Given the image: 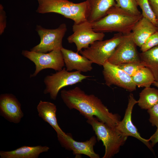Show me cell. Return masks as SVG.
<instances>
[{
  "label": "cell",
  "instance_id": "1",
  "mask_svg": "<svg viewBox=\"0 0 158 158\" xmlns=\"http://www.w3.org/2000/svg\"><path fill=\"white\" fill-rule=\"evenodd\" d=\"M61 96L69 109L77 110L86 118L95 116L114 128L121 121L119 115L110 112L100 99L93 94H87L79 87L63 89L61 92Z\"/></svg>",
  "mask_w": 158,
  "mask_h": 158
},
{
  "label": "cell",
  "instance_id": "2",
  "mask_svg": "<svg viewBox=\"0 0 158 158\" xmlns=\"http://www.w3.org/2000/svg\"><path fill=\"white\" fill-rule=\"evenodd\" d=\"M136 16L115 5L98 20L91 23L94 30L102 33L117 32L124 35L130 33L137 23L142 17Z\"/></svg>",
  "mask_w": 158,
  "mask_h": 158
},
{
  "label": "cell",
  "instance_id": "3",
  "mask_svg": "<svg viewBox=\"0 0 158 158\" xmlns=\"http://www.w3.org/2000/svg\"><path fill=\"white\" fill-rule=\"evenodd\" d=\"M37 12L42 14L54 13L60 14L78 24L87 20L88 8L85 1L78 3L68 0H37Z\"/></svg>",
  "mask_w": 158,
  "mask_h": 158
},
{
  "label": "cell",
  "instance_id": "4",
  "mask_svg": "<svg viewBox=\"0 0 158 158\" xmlns=\"http://www.w3.org/2000/svg\"><path fill=\"white\" fill-rule=\"evenodd\" d=\"M87 122L92 126L98 141L101 140L105 148L102 158H111L118 153L128 137L119 133L115 128L99 121L95 116L88 117Z\"/></svg>",
  "mask_w": 158,
  "mask_h": 158
},
{
  "label": "cell",
  "instance_id": "5",
  "mask_svg": "<svg viewBox=\"0 0 158 158\" xmlns=\"http://www.w3.org/2000/svg\"><path fill=\"white\" fill-rule=\"evenodd\" d=\"M124 35L117 33L109 39L94 42L79 52L92 63L103 66L113 54Z\"/></svg>",
  "mask_w": 158,
  "mask_h": 158
},
{
  "label": "cell",
  "instance_id": "6",
  "mask_svg": "<svg viewBox=\"0 0 158 158\" xmlns=\"http://www.w3.org/2000/svg\"><path fill=\"white\" fill-rule=\"evenodd\" d=\"M91 77L84 75L78 71H68L64 68L55 73L45 76L44 79L45 86L44 93L49 94L50 98L55 100L59 91L63 87L81 82L83 80Z\"/></svg>",
  "mask_w": 158,
  "mask_h": 158
},
{
  "label": "cell",
  "instance_id": "7",
  "mask_svg": "<svg viewBox=\"0 0 158 158\" xmlns=\"http://www.w3.org/2000/svg\"><path fill=\"white\" fill-rule=\"evenodd\" d=\"M22 54L33 62L35 65V70L30 75V78L35 77L45 69L51 68L57 71L61 70L65 66L61 49H57L47 53L23 50Z\"/></svg>",
  "mask_w": 158,
  "mask_h": 158
},
{
  "label": "cell",
  "instance_id": "8",
  "mask_svg": "<svg viewBox=\"0 0 158 158\" xmlns=\"http://www.w3.org/2000/svg\"><path fill=\"white\" fill-rule=\"evenodd\" d=\"M36 30L40 38L39 44L31 49L30 51L47 53L57 49H61L62 40L67 30L64 23L61 24L56 28L48 29L37 25Z\"/></svg>",
  "mask_w": 158,
  "mask_h": 158
},
{
  "label": "cell",
  "instance_id": "9",
  "mask_svg": "<svg viewBox=\"0 0 158 158\" xmlns=\"http://www.w3.org/2000/svg\"><path fill=\"white\" fill-rule=\"evenodd\" d=\"M72 30L73 34L67 39L69 43L75 44L78 53L94 42L103 40L105 36L104 33L95 31L91 23L87 20L78 24L74 23Z\"/></svg>",
  "mask_w": 158,
  "mask_h": 158
},
{
  "label": "cell",
  "instance_id": "10",
  "mask_svg": "<svg viewBox=\"0 0 158 158\" xmlns=\"http://www.w3.org/2000/svg\"><path fill=\"white\" fill-rule=\"evenodd\" d=\"M136 46L133 40L131 32L124 35L122 40L107 61L116 65L141 62L140 53L137 50Z\"/></svg>",
  "mask_w": 158,
  "mask_h": 158
},
{
  "label": "cell",
  "instance_id": "11",
  "mask_svg": "<svg viewBox=\"0 0 158 158\" xmlns=\"http://www.w3.org/2000/svg\"><path fill=\"white\" fill-rule=\"evenodd\" d=\"M57 137L61 146L66 150L72 151L76 158L80 157L82 154L90 158H100L99 155L94 151V147L97 142V138L95 136L84 142L75 140L70 133H66L63 135H57Z\"/></svg>",
  "mask_w": 158,
  "mask_h": 158
},
{
  "label": "cell",
  "instance_id": "12",
  "mask_svg": "<svg viewBox=\"0 0 158 158\" xmlns=\"http://www.w3.org/2000/svg\"><path fill=\"white\" fill-rule=\"evenodd\" d=\"M103 66L102 73L107 85H115L130 92L136 90L137 86L131 77L118 66L107 61Z\"/></svg>",
  "mask_w": 158,
  "mask_h": 158
},
{
  "label": "cell",
  "instance_id": "13",
  "mask_svg": "<svg viewBox=\"0 0 158 158\" xmlns=\"http://www.w3.org/2000/svg\"><path fill=\"white\" fill-rule=\"evenodd\" d=\"M138 103V101L135 98L133 95L130 93L128 97V103L124 117L116 126V130L125 136L133 137L144 143L150 150L153 151L150 142V139L142 138L138 132L136 127L132 120V114L134 105Z\"/></svg>",
  "mask_w": 158,
  "mask_h": 158
},
{
  "label": "cell",
  "instance_id": "14",
  "mask_svg": "<svg viewBox=\"0 0 158 158\" xmlns=\"http://www.w3.org/2000/svg\"><path fill=\"white\" fill-rule=\"evenodd\" d=\"M21 105L13 95L10 93L0 95V115L10 122L18 123L23 117Z\"/></svg>",
  "mask_w": 158,
  "mask_h": 158
},
{
  "label": "cell",
  "instance_id": "15",
  "mask_svg": "<svg viewBox=\"0 0 158 158\" xmlns=\"http://www.w3.org/2000/svg\"><path fill=\"white\" fill-rule=\"evenodd\" d=\"M61 50L66 69L68 71L74 70L81 72H87L92 70L93 63L87 58L79 55L77 52L63 47Z\"/></svg>",
  "mask_w": 158,
  "mask_h": 158
},
{
  "label": "cell",
  "instance_id": "16",
  "mask_svg": "<svg viewBox=\"0 0 158 158\" xmlns=\"http://www.w3.org/2000/svg\"><path fill=\"white\" fill-rule=\"evenodd\" d=\"M157 31L155 25L142 16L133 27L131 34L135 44L140 48L148 38Z\"/></svg>",
  "mask_w": 158,
  "mask_h": 158
},
{
  "label": "cell",
  "instance_id": "17",
  "mask_svg": "<svg viewBox=\"0 0 158 158\" xmlns=\"http://www.w3.org/2000/svg\"><path fill=\"white\" fill-rule=\"evenodd\" d=\"M39 116L49 123L56 131L57 135H63L64 132L59 126L56 117V106L50 102L40 100L37 106Z\"/></svg>",
  "mask_w": 158,
  "mask_h": 158
},
{
  "label": "cell",
  "instance_id": "18",
  "mask_svg": "<svg viewBox=\"0 0 158 158\" xmlns=\"http://www.w3.org/2000/svg\"><path fill=\"white\" fill-rule=\"evenodd\" d=\"M88 8L87 20L95 22L106 15L107 12L116 5L115 0H86Z\"/></svg>",
  "mask_w": 158,
  "mask_h": 158
},
{
  "label": "cell",
  "instance_id": "19",
  "mask_svg": "<svg viewBox=\"0 0 158 158\" xmlns=\"http://www.w3.org/2000/svg\"><path fill=\"white\" fill-rule=\"evenodd\" d=\"M49 149L46 146H24L12 151H1L0 156L1 158H38L41 153Z\"/></svg>",
  "mask_w": 158,
  "mask_h": 158
},
{
  "label": "cell",
  "instance_id": "20",
  "mask_svg": "<svg viewBox=\"0 0 158 158\" xmlns=\"http://www.w3.org/2000/svg\"><path fill=\"white\" fill-rule=\"evenodd\" d=\"M141 62L151 71L158 81V45L140 53Z\"/></svg>",
  "mask_w": 158,
  "mask_h": 158
},
{
  "label": "cell",
  "instance_id": "21",
  "mask_svg": "<svg viewBox=\"0 0 158 158\" xmlns=\"http://www.w3.org/2000/svg\"><path fill=\"white\" fill-rule=\"evenodd\" d=\"M158 103V90L145 88L140 93L138 104L142 109L148 110Z\"/></svg>",
  "mask_w": 158,
  "mask_h": 158
},
{
  "label": "cell",
  "instance_id": "22",
  "mask_svg": "<svg viewBox=\"0 0 158 158\" xmlns=\"http://www.w3.org/2000/svg\"><path fill=\"white\" fill-rule=\"evenodd\" d=\"M131 77L134 83L139 87H150L155 81L151 71L146 67L142 68Z\"/></svg>",
  "mask_w": 158,
  "mask_h": 158
},
{
  "label": "cell",
  "instance_id": "23",
  "mask_svg": "<svg viewBox=\"0 0 158 158\" xmlns=\"http://www.w3.org/2000/svg\"><path fill=\"white\" fill-rule=\"evenodd\" d=\"M116 6L133 15L140 16L142 13L138 10L136 0H115Z\"/></svg>",
  "mask_w": 158,
  "mask_h": 158
},
{
  "label": "cell",
  "instance_id": "24",
  "mask_svg": "<svg viewBox=\"0 0 158 158\" xmlns=\"http://www.w3.org/2000/svg\"><path fill=\"white\" fill-rule=\"evenodd\" d=\"M138 6L141 8L143 17L145 18L155 25V15L150 5L148 0H136Z\"/></svg>",
  "mask_w": 158,
  "mask_h": 158
},
{
  "label": "cell",
  "instance_id": "25",
  "mask_svg": "<svg viewBox=\"0 0 158 158\" xmlns=\"http://www.w3.org/2000/svg\"><path fill=\"white\" fill-rule=\"evenodd\" d=\"M117 66L131 77L142 68L145 67L141 62L125 63Z\"/></svg>",
  "mask_w": 158,
  "mask_h": 158
},
{
  "label": "cell",
  "instance_id": "26",
  "mask_svg": "<svg viewBox=\"0 0 158 158\" xmlns=\"http://www.w3.org/2000/svg\"><path fill=\"white\" fill-rule=\"evenodd\" d=\"M158 45V31H157L151 35L140 47L142 52Z\"/></svg>",
  "mask_w": 158,
  "mask_h": 158
},
{
  "label": "cell",
  "instance_id": "27",
  "mask_svg": "<svg viewBox=\"0 0 158 158\" xmlns=\"http://www.w3.org/2000/svg\"><path fill=\"white\" fill-rule=\"evenodd\" d=\"M149 115V121L153 126L158 128V103L147 110Z\"/></svg>",
  "mask_w": 158,
  "mask_h": 158
},
{
  "label": "cell",
  "instance_id": "28",
  "mask_svg": "<svg viewBox=\"0 0 158 158\" xmlns=\"http://www.w3.org/2000/svg\"><path fill=\"white\" fill-rule=\"evenodd\" d=\"M6 16L4 8L1 4H0V35L4 32L6 24Z\"/></svg>",
  "mask_w": 158,
  "mask_h": 158
},
{
  "label": "cell",
  "instance_id": "29",
  "mask_svg": "<svg viewBox=\"0 0 158 158\" xmlns=\"http://www.w3.org/2000/svg\"><path fill=\"white\" fill-rule=\"evenodd\" d=\"M150 5L153 11L156 20L155 26L158 31V0H148Z\"/></svg>",
  "mask_w": 158,
  "mask_h": 158
},
{
  "label": "cell",
  "instance_id": "30",
  "mask_svg": "<svg viewBox=\"0 0 158 158\" xmlns=\"http://www.w3.org/2000/svg\"><path fill=\"white\" fill-rule=\"evenodd\" d=\"M151 141L150 144L151 147H153L158 142V128L154 133L149 138Z\"/></svg>",
  "mask_w": 158,
  "mask_h": 158
},
{
  "label": "cell",
  "instance_id": "31",
  "mask_svg": "<svg viewBox=\"0 0 158 158\" xmlns=\"http://www.w3.org/2000/svg\"><path fill=\"white\" fill-rule=\"evenodd\" d=\"M153 85L158 88V81H155Z\"/></svg>",
  "mask_w": 158,
  "mask_h": 158
},
{
  "label": "cell",
  "instance_id": "32",
  "mask_svg": "<svg viewBox=\"0 0 158 158\" xmlns=\"http://www.w3.org/2000/svg\"></svg>",
  "mask_w": 158,
  "mask_h": 158
}]
</instances>
